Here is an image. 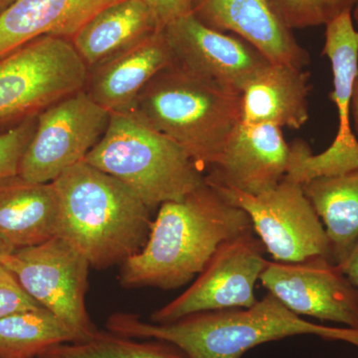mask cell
Masks as SVG:
<instances>
[{
	"instance_id": "cell-5",
	"label": "cell",
	"mask_w": 358,
	"mask_h": 358,
	"mask_svg": "<svg viewBox=\"0 0 358 358\" xmlns=\"http://www.w3.org/2000/svg\"><path fill=\"white\" fill-rule=\"evenodd\" d=\"M84 162L128 186L150 210L205 182L201 167L182 148L131 112L110 114Z\"/></svg>"
},
{
	"instance_id": "cell-23",
	"label": "cell",
	"mask_w": 358,
	"mask_h": 358,
	"mask_svg": "<svg viewBox=\"0 0 358 358\" xmlns=\"http://www.w3.org/2000/svg\"><path fill=\"white\" fill-rule=\"evenodd\" d=\"M37 358H188L176 346L154 339L98 331L88 341L53 346Z\"/></svg>"
},
{
	"instance_id": "cell-30",
	"label": "cell",
	"mask_w": 358,
	"mask_h": 358,
	"mask_svg": "<svg viewBox=\"0 0 358 358\" xmlns=\"http://www.w3.org/2000/svg\"><path fill=\"white\" fill-rule=\"evenodd\" d=\"M14 250L15 249L9 246V245L4 243L3 241L0 240V265H1L2 261H3L7 256L10 255V254L13 253Z\"/></svg>"
},
{
	"instance_id": "cell-12",
	"label": "cell",
	"mask_w": 358,
	"mask_h": 358,
	"mask_svg": "<svg viewBox=\"0 0 358 358\" xmlns=\"http://www.w3.org/2000/svg\"><path fill=\"white\" fill-rule=\"evenodd\" d=\"M162 30L176 64L239 94L249 80L270 63L243 39L212 29L192 13Z\"/></svg>"
},
{
	"instance_id": "cell-16",
	"label": "cell",
	"mask_w": 358,
	"mask_h": 358,
	"mask_svg": "<svg viewBox=\"0 0 358 358\" xmlns=\"http://www.w3.org/2000/svg\"><path fill=\"white\" fill-rule=\"evenodd\" d=\"M310 74L303 68L268 63L240 93L241 124L300 129L308 121Z\"/></svg>"
},
{
	"instance_id": "cell-17",
	"label": "cell",
	"mask_w": 358,
	"mask_h": 358,
	"mask_svg": "<svg viewBox=\"0 0 358 358\" xmlns=\"http://www.w3.org/2000/svg\"><path fill=\"white\" fill-rule=\"evenodd\" d=\"M120 0H15L0 14V58L41 36L72 38L92 17Z\"/></svg>"
},
{
	"instance_id": "cell-11",
	"label": "cell",
	"mask_w": 358,
	"mask_h": 358,
	"mask_svg": "<svg viewBox=\"0 0 358 358\" xmlns=\"http://www.w3.org/2000/svg\"><path fill=\"white\" fill-rule=\"evenodd\" d=\"M259 280L296 315L358 329V289L327 257L298 263L268 261Z\"/></svg>"
},
{
	"instance_id": "cell-2",
	"label": "cell",
	"mask_w": 358,
	"mask_h": 358,
	"mask_svg": "<svg viewBox=\"0 0 358 358\" xmlns=\"http://www.w3.org/2000/svg\"><path fill=\"white\" fill-rule=\"evenodd\" d=\"M107 329L127 338L171 343L188 358H242L255 346L306 334L358 348V329L308 322L270 293L251 308L193 313L167 324L145 322L134 313H117L108 320Z\"/></svg>"
},
{
	"instance_id": "cell-21",
	"label": "cell",
	"mask_w": 358,
	"mask_h": 358,
	"mask_svg": "<svg viewBox=\"0 0 358 358\" xmlns=\"http://www.w3.org/2000/svg\"><path fill=\"white\" fill-rule=\"evenodd\" d=\"M322 54L331 61L334 90L329 98L338 115V129L331 145L358 152V140L350 124L353 91L358 77V31L352 11H346L327 23Z\"/></svg>"
},
{
	"instance_id": "cell-33",
	"label": "cell",
	"mask_w": 358,
	"mask_h": 358,
	"mask_svg": "<svg viewBox=\"0 0 358 358\" xmlns=\"http://www.w3.org/2000/svg\"><path fill=\"white\" fill-rule=\"evenodd\" d=\"M0 358H2V357H0Z\"/></svg>"
},
{
	"instance_id": "cell-19",
	"label": "cell",
	"mask_w": 358,
	"mask_h": 358,
	"mask_svg": "<svg viewBox=\"0 0 358 358\" xmlns=\"http://www.w3.org/2000/svg\"><path fill=\"white\" fill-rule=\"evenodd\" d=\"M160 30L143 0H120L99 11L70 41L91 69Z\"/></svg>"
},
{
	"instance_id": "cell-9",
	"label": "cell",
	"mask_w": 358,
	"mask_h": 358,
	"mask_svg": "<svg viewBox=\"0 0 358 358\" xmlns=\"http://www.w3.org/2000/svg\"><path fill=\"white\" fill-rule=\"evenodd\" d=\"M110 117L85 90L53 103L37 117L18 174L31 182H53L86 159L103 138Z\"/></svg>"
},
{
	"instance_id": "cell-14",
	"label": "cell",
	"mask_w": 358,
	"mask_h": 358,
	"mask_svg": "<svg viewBox=\"0 0 358 358\" xmlns=\"http://www.w3.org/2000/svg\"><path fill=\"white\" fill-rule=\"evenodd\" d=\"M192 13L212 29L243 39L270 62L299 68L310 64V54L272 0H193Z\"/></svg>"
},
{
	"instance_id": "cell-20",
	"label": "cell",
	"mask_w": 358,
	"mask_h": 358,
	"mask_svg": "<svg viewBox=\"0 0 358 358\" xmlns=\"http://www.w3.org/2000/svg\"><path fill=\"white\" fill-rule=\"evenodd\" d=\"M303 189L326 226L331 260L338 264L358 239V169L313 179Z\"/></svg>"
},
{
	"instance_id": "cell-13",
	"label": "cell",
	"mask_w": 358,
	"mask_h": 358,
	"mask_svg": "<svg viewBox=\"0 0 358 358\" xmlns=\"http://www.w3.org/2000/svg\"><path fill=\"white\" fill-rule=\"evenodd\" d=\"M292 147L272 124L240 122L205 180L245 194L258 195L275 187L286 176Z\"/></svg>"
},
{
	"instance_id": "cell-18",
	"label": "cell",
	"mask_w": 358,
	"mask_h": 358,
	"mask_svg": "<svg viewBox=\"0 0 358 358\" xmlns=\"http://www.w3.org/2000/svg\"><path fill=\"white\" fill-rule=\"evenodd\" d=\"M59 201L53 183L20 174L0 179V240L14 249L43 243L57 234Z\"/></svg>"
},
{
	"instance_id": "cell-7",
	"label": "cell",
	"mask_w": 358,
	"mask_h": 358,
	"mask_svg": "<svg viewBox=\"0 0 358 358\" xmlns=\"http://www.w3.org/2000/svg\"><path fill=\"white\" fill-rule=\"evenodd\" d=\"M26 293L71 327L80 341L99 331L86 307L88 261L59 236L14 250L2 261Z\"/></svg>"
},
{
	"instance_id": "cell-4",
	"label": "cell",
	"mask_w": 358,
	"mask_h": 358,
	"mask_svg": "<svg viewBox=\"0 0 358 358\" xmlns=\"http://www.w3.org/2000/svg\"><path fill=\"white\" fill-rule=\"evenodd\" d=\"M131 113L203 169L215 164L241 122V101L237 92L173 63L152 78Z\"/></svg>"
},
{
	"instance_id": "cell-6",
	"label": "cell",
	"mask_w": 358,
	"mask_h": 358,
	"mask_svg": "<svg viewBox=\"0 0 358 358\" xmlns=\"http://www.w3.org/2000/svg\"><path fill=\"white\" fill-rule=\"evenodd\" d=\"M88 75L69 39L41 36L18 47L0 58V129L85 90Z\"/></svg>"
},
{
	"instance_id": "cell-27",
	"label": "cell",
	"mask_w": 358,
	"mask_h": 358,
	"mask_svg": "<svg viewBox=\"0 0 358 358\" xmlns=\"http://www.w3.org/2000/svg\"><path fill=\"white\" fill-rule=\"evenodd\" d=\"M152 9L162 29L192 13L193 0H143Z\"/></svg>"
},
{
	"instance_id": "cell-31",
	"label": "cell",
	"mask_w": 358,
	"mask_h": 358,
	"mask_svg": "<svg viewBox=\"0 0 358 358\" xmlns=\"http://www.w3.org/2000/svg\"><path fill=\"white\" fill-rule=\"evenodd\" d=\"M14 1H15V0H0V14L3 13L6 9L8 8Z\"/></svg>"
},
{
	"instance_id": "cell-28",
	"label": "cell",
	"mask_w": 358,
	"mask_h": 358,
	"mask_svg": "<svg viewBox=\"0 0 358 358\" xmlns=\"http://www.w3.org/2000/svg\"><path fill=\"white\" fill-rule=\"evenodd\" d=\"M341 272L350 280V282L358 289V239L352 245L345 258L338 264Z\"/></svg>"
},
{
	"instance_id": "cell-25",
	"label": "cell",
	"mask_w": 358,
	"mask_h": 358,
	"mask_svg": "<svg viewBox=\"0 0 358 358\" xmlns=\"http://www.w3.org/2000/svg\"><path fill=\"white\" fill-rule=\"evenodd\" d=\"M37 117L0 133V179L20 173L21 159L36 129Z\"/></svg>"
},
{
	"instance_id": "cell-32",
	"label": "cell",
	"mask_w": 358,
	"mask_h": 358,
	"mask_svg": "<svg viewBox=\"0 0 358 358\" xmlns=\"http://www.w3.org/2000/svg\"><path fill=\"white\" fill-rule=\"evenodd\" d=\"M353 16H355V23H357V29L358 31V0L355 6V13H353Z\"/></svg>"
},
{
	"instance_id": "cell-1",
	"label": "cell",
	"mask_w": 358,
	"mask_h": 358,
	"mask_svg": "<svg viewBox=\"0 0 358 358\" xmlns=\"http://www.w3.org/2000/svg\"><path fill=\"white\" fill-rule=\"evenodd\" d=\"M147 243L122 265L124 288L178 289L203 271L224 242L253 230L246 212L205 182L160 205Z\"/></svg>"
},
{
	"instance_id": "cell-22",
	"label": "cell",
	"mask_w": 358,
	"mask_h": 358,
	"mask_svg": "<svg viewBox=\"0 0 358 358\" xmlns=\"http://www.w3.org/2000/svg\"><path fill=\"white\" fill-rule=\"evenodd\" d=\"M72 343H79L75 331L45 308L0 319L2 358H37L53 346Z\"/></svg>"
},
{
	"instance_id": "cell-15",
	"label": "cell",
	"mask_w": 358,
	"mask_h": 358,
	"mask_svg": "<svg viewBox=\"0 0 358 358\" xmlns=\"http://www.w3.org/2000/svg\"><path fill=\"white\" fill-rule=\"evenodd\" d=\"M174 59L164 30L89 69L85 91L94 102L113 113H129L155 75Z\"/></svg>"
},
{
	"instance_id": "cell-8",
	"label": "cell",
	"mask_w": 358,
	"mask_h": 358,
	"mask_svg": "<svg viewBox=\"0 0 358 358\" xmlns=\"http://www.w3.org/2000/svg\"><path fill=\"white\" fill-rule=\"evenodd\" d=\"M214 187L246 212L253 231L277 262L298 263L317 256L331 260L326 230L303 185L284 178L273 189L258 195Z\"/></svg>"
},
{
	"instance_id": "cell-10",
	"label": "cell",
	"mask_w": 358,
	"mask_h": 358,
	"mask_svg": "<svg viewBox=\"0 0 358 358\" xmlns=\"http://www.w3.org/2000/svg\"><path fill=\"white\" fill-rule=\"evenodd\" d=\"M264 249L253 230L224 242L192 286L152 313L150 322L167 324L193 313L253 307L256 282L268 262Z\"/></svg>"
},
{
	"instance_id": "cell-26",
	"label": "cell",
	"mask_w": 358,
	"mask_h": 358,
	"mask_svg": "<svg viewBox=\"0 0 358 358\" xmlns=\"http://www.w3.org/2000/svg\"><path fill=\"white\" fill-rule=\"evenodd\" d=\"M41 308L38 301L26 293L13 273L0 265V319L11 313Z\"/></svg>"
},
{
	"instance_id": "cell-24",
	"label": "cell",
	"mask_w": 358,
	"mask_h": 358,
	"mask_svg": "<svg viewBox=\"0 0 358 358\" xmlns=\"http://www.w3.org/2000/svg\"><path fill=\"white\" fill-rule=\"evenodd\" d=\"M291 29L327 25L346 11H352L357 0H272Z\"/></svg>"
},
{
	"instance_id": "cell-29",
	"label": "cell",
	"mask_w": 358,
	"mask_h": 358,
	"mask_svg": "<svg viewBox=\"0 0 358 358\" xmlns=\"http://www.w3.org/2000/svg\"><path fill=\"white\" fill-rule=\"evenodd\" d=\"M352 117L355 122V131L358 134V77L355 85V91H353L352 101Z\"/></svg>"
},
{
	"instance_id": "cell-3",
	"label": "cell",
	"mask_w": 358,
	"mask_h": 358,
	"mask_svg": "<svg viewBox=\"0 0 358 358\" xmlns=\"http://www.w3.org/2000/svg\"><path fill=\"white\" fill-rule=\"evenodd\" d=\"M52 183L59 201L56 236L80 252L91 268L122 265L147 243L150 209L114 176L81 162Z\"/></svg>"
}]
</instances>
